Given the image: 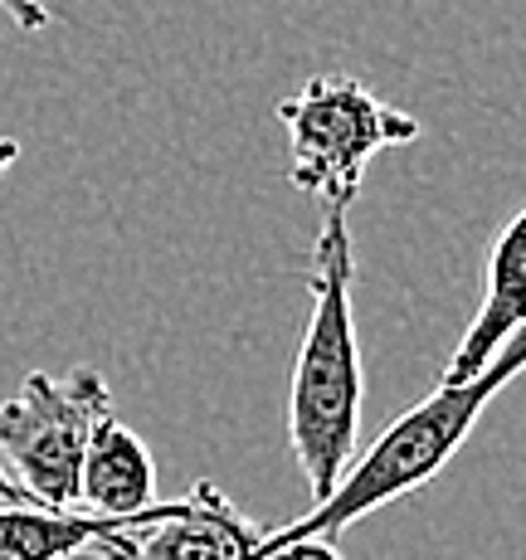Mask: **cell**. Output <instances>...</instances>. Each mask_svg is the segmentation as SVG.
I'll list each match as a JSON object with an SVG mask.
<instances>
[{"label": "cell", "mask_w": 526, "mask_h": 560, "mask_svg": "<svg viewBox=\"0 0 526 560\" xmlns=\"http://www.w3.org/2000/svg\"><path fill=\"white\" fill-rule=\"evenodd\" d=\"M288 132V180L327 210H351L366 166L390 147L420 142V117L400 113L351 73H317L278 103Z\"/></svg>", "instance_id": "3"}, {"label": "cell", "mask_w": 526, "mask_h": 560, "mask_svg": "<svg viewBox=\"0 0 526 560\" xmlns=\"http://www.w3.org/2000/svg\"><path fill=\"white\" fill-rule=\"evenodd\" d=\"M307 288H313V312H307L293 385H288V439H293L297 468H303L313 498L327 502L341 472L356 463L361 405H366L356 307H351L356 244H351L347 210L322 214Z\"/></svg>", "instance_id": "1"}, {"label": "cell", "mask_w": 526, "mask_h": 560, "mask_svg": "<svg viewBox=\"0 0 526 560\" xmlns=\"http://www.w3.org/2000/svg\"><path fill=\"white\" fill-rule=\"evenodd\" d=\"M122 522L89 512H45L0 502V560H73L103 546Z\"/></svg>", "instance_id": "8"}, {"label": "cell", "mask_w": 526, "mask_h": 560, "mask_svg": "<svg viewBox=\"0 0 526 560\" xmlns=\"http://www.w3.org/2000/svg\"><path fill=\"white\" fill-rule=\"evenodd\" d=\"M156 508V463L152 448L132 434L117 415H107L93 429V444L83 454L79 478V512L107 516V522H132Z\"/></svg>", "instance_id": "7"}, {"label": "cell", "mask_w": 526, "mask_h": 560, "mask_svg": "<svg viewBox=\"0 0 526 560\" xmlns=\"http://www.w3.org/2000/svg\"><path fill=\"white\" fill-rule=\"evenodd\" d=\"M0 502H15V508H35V502H30V498H25V492H20V488H15V478H10V472H5V468H0Z\"/></svg>", "instance_id": "10"}, {"label": "cell", "mask_w": 526, "mask_h": 560, "mask_svg": "<svg viewBox=\"0 0 526 560\" xmlns=\"http://www.w3.org/2000/svg\"><path fill=\"white\" fill-rule=\"evenodd\" d=\"M20 161V142H10V137H0V176H5L10 166Z\"/></svg>", "instance_id": "11"}, {"label": "cell", "mask_w": 526, "mask_h": 560, "mask_svg": "<svg viewBox=\"0 0 526 560\" xmlns=\"http://www.w3.org/2000/svg\"><path fill=\"white\" fill-rule=\"evenodd\" d=\"M522 371H526V331H517V337L498 351V361L482 375H474V381H458V385L439 381V390L429 395V400L405 409L366 454L341 472V482L331 488L327 502H317V508L303 512L297 522L273 526V532L264 536L259 560L283 551V546H303V541L337 546L341 532L356 526L366 512H381V508H390V502L429 488V482L448 468V458L468 444L482 409L498 400Z\"/></svg>", "instance_id": "2"}, {"label": "cell", "mask_w": 526, "mask_h": 560, "mask_svg": "<svg viewBox=\"0 0 526 560\" xmlns=\"http://www.w3.org/2000/svg\"><path fill=\"white\" fill-rule=\"evenodd\" d=\"M259 526L224 498L214 482H196L180 502H156L152 512L122 522L93 560H259L264 536Z\"/></svg>", "instance_id": "5"}, {"label": "cell", "mask_w": 526, "mask_h": 560, "mask_svg": "<svg viewBox=\"0 0 526 560\" xmlns=\"http://www.w3.org/2000/svg\"><path fill=\"white\" fill-rule=\"evenodd\" d=\"M0 20H15L20 30H45V25H54V15H49V5L45 0H0Z\"/></svg>", "instance_id": "9"}, {"label": "cell", "mask_w": 526, "mask_h": 560, "mask_svg": "<svg viewBox=\"0 0 526 560\" xmlns=\"http://www.w3.org/2000/svg\"><path fill=\"white\" fill-rule=\"evenodd\" d=\"M107 415L113 395L93 365H73L69 375L30 371L25 385L0 405V454L35 508L79 512L83 454Z\"/></svg>", "instance_id": "4"}, {"label": "cell", "mask_w": 526, "mask_h": 560, "mask_svg": "<svg viewBox=\"0 0 526 560\" xmlns=\"http://www.w3.org/2000/svg\"><path fill=\"white\" fill-rule=\"evenodd\" d=\"M517 331H526V205L492 240L488 273H482V303L444 365V385L482 375Z\"/></svg>", "instance_id": "6"}]
</instances>
